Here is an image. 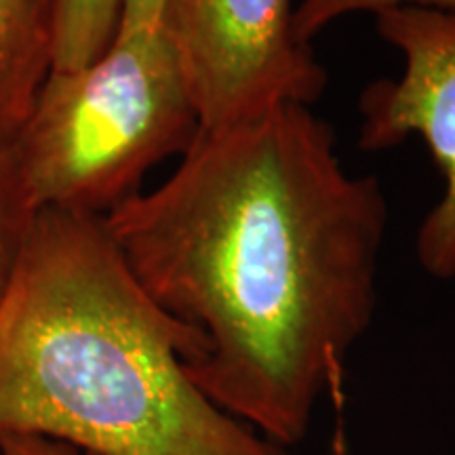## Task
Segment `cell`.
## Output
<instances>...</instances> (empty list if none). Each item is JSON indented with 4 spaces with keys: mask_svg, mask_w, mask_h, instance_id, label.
<instances>
[{
    "mask_svg": "<svg viewBox=\"0 0 455 455\" xmlns=\"http://www.w3.org/2000/svg\"><path fill=\"white\" fill-rule=\"evenodd\" d=\"M104 226L144 291L201 335L186 371L221 411L289 447L323 395L339 407L375 312L388 203L310 106L198 129L173 173Z\"/></svg>",
    "mask_w": 455,
    "mask_h": 455,
    "instance_id": "6da1fadb",
    "label": "cell"
},
{
    "mask_svg": "<svg viewBox=\"0 0 455 455\" xmlns=\"http://www.w3.org/2000/svg\"><path fill=\"white\" fill-rule=\"evenodd\" d=\"M203 352L104 220L36 213L0 298V436L91 455H287L196 388L186 367Z\"/></svg>",
    "mask_w": 455,
    "mask_h": 455,
    "instance_id": "7a4b0ae2",
    "label": "cell"
},
{
    "mask_svg": "<svg viewBox=\"0 0 455 455\" xmlns=\"http://www.w3.org/2000/svg\"><path fill=\"white\" fill-rule=\"evenodd\" d=\"M198 118L164 28L116 34L104 55L51 72L13 144L36 213L104 220L158 163L184 155Z\"/></svg>",
    "mask_w": 455,
    "mask_h": 455,
    "instance_id": "3957f363",
    "label": "cell"
},
{
    "mask_svg": "<svg viewBox=\"0 0 455 455\" xmlns=\"http://www.w3.org/2000/svg\"><path fill=\"white\" fill-rule=\"evenodd\" d=\"M163 28L198 129L310 106L327 87V70L295 36L291 0H169Z\"/></svg>",
    "mask_w": 455,
    "mask_h": 455,
    "instance_id": "277c9868",
    "label": "cell"
},
{
    "mask_svg": "<svg viewBox=\"0 0 455 455\" xmlns=\"http://www.w3.org/2000/svg\"><path fill=\"white\" fill-rule=\"evenodd\" d=\"M375 32L398 51L403 70L361 93L358 146L378 152L418 135L443 180L441 198L415 238L424 272L455 278V13L396 7L373 15Z\"/></svg>",
    "mask_w": 455,
    "mask_h": 455,
    "instance_id": "5b68a950",
    "label": "cell"
},
{
    "mask_svg": "<svg viewBox=\"0 0 455 455\" xmlns=\"http://www.w3.org/2000/svg\"><path fill=\"white\" fill-rule=\"evenodd\" d=\"M53 70V0H0V135L15 138Z\"/></svg>",
    "mask_w": 455,
    "mask_h": 455,
    "instance_id": "8992f818",
    "label": "cell"
},
{
    "mask_svg": "<svg viewBox=\"0 0 455 455\" xmlns=\"http://www.w3.org/2000/svg\"><path fill=\"white\" fill-rule=\"evenodd\" d=\"M123 0H53V70L70 72L106 53L118 34Z\"/></svg>",
    "mask_w": 455,
    "mask_h": 455,
    "instance_id": "52a82bcc",
    "label": "cell"
},
{
    "mask_svg": "<svg viewBox=\"0 0 455 455\" xmlns=\"http://www.w3.org/2000/svg\"><path fill=\"white\" fill-rule=\"evenodd\" d=\"M13 140L0 135V298L36 218V212L28 201Z\"/></svg>",
    "mask_w": 455,
    "mask_h": 455,
    "instance_id": "ba28073f",
    "label": "cell"
},
{
    "mask_svg": "<svg viewBox=\"0 0 455 455\" xmlns=\"http://www.w3.org/2000/svg\"><path fill=\"white\" fill-rule=\"evenodd\" d=\"M396 7H422L455 13V0H301L293 9V30L299 43L310 44L329 26L355 13H379Z\"/></svg>",
    "mask_w": 455,
    "mask_h": 455,
    "instance_id": "9c48e42d",
    "label": "cell"
},
{
    "mask_svg": "<svg viewBox=\"0 0 455 455\" xmlns=\"http://www.w3.org/2000/svg\"><path fill=\"white\" fill-rule=\"evenodd\" d=\"M169 0H123L118 34L161 28Z\"/></svg>",
    "mask_w": 455,
    "mask_h": 455,
    "instance_id": "30bf717a",
    "label": "cell"
},
{
    "mask_svg": "<svg viewBox=\"0 0 455 455\" xmlns=\"http://www.w3.org/2000/svg\"><path fill=\"white\" fill-rule=\"evenodd\" d=\"M0 455H91L66 443L43 436H0Z\"/></svg>",
    "mask_w": 455,
    "mask_h": 455,
    "instance_id": "8fae6325",
    "label": "cell"
},
{
    "mask_svg": "<svg viewBox=\"0 0 455 455\" xmlns=\"http://www.w3.org/2000/svg\"><path fill=\"white\" fill-rule=\"evenodd\" d=\"M335 455H344V439L338 435V439H335Z\"/></svg>",
    "mask_w": 455,
    "mask_h": 455,
    "instance_id": "7c38bea8",
    "label": "cell"
}]
</instances>
